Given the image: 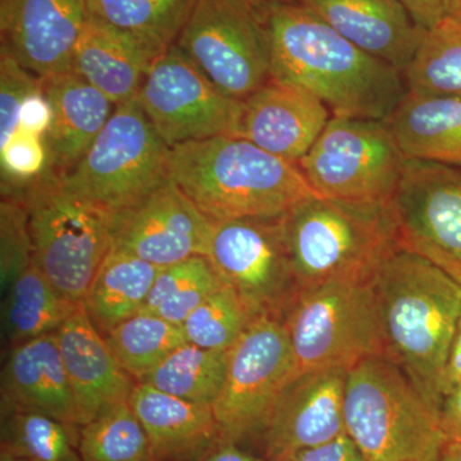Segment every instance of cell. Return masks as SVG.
Segmentation results:
<instances>
[{
  "label": "cell",
  "instance_id": "obj_42",
  "mask_svg": "<svg viewBox=\"0 0 461 461\" xmlns=\"http://www.w3.org/2000/svg\"><path fill=\"white\" fill-rule=\"evenodd\" d=\"M418 26L430 30L446 18L445 0H400Z\"/></svg>",
  "mask_w": 461,
  "mask_h": 461
},
{
  "label": "cell",
  "instance_id": "obj_50",
  "mask_svg": "<svg viewBox=\"0 0 461 461\" xmlns=\"http://www.w3.org/2000/svg\"><path fill=\"white\" fill-rule=\"evenodd\" d=\"M269 461H294L291 459V457H282V459H275V460H269Z\"/></svg>",
  "mask_w": 461,
  "mask_h": 461
},
{
  "label": "cell",
  "instance_id": "obj_17",
  "mask_svg": "<svg viewBox=\"0 0 461 461\" xmlns=\"http://www.w3.org/2000/svg\"><path fill=\"white\" fill-rule=\"evenodd\" d=\"M346 375L339 369L306 372L288 382L262 433L267 461L293 457L345 433Z\"/></svg>",
  "mask_w": 461,
  "mask_h": 461
},
{
  "label": "cell",
  "instance_id": "obj_18",
  "mask_svg": "<svg viewBox=\"0 0 461 461\" xmlns=\"http://www.w3.org/2000/svg\"><path fill=\"white\" fill-rule=\"evenodd\" d=\"M330 112L309 91L271 77L242 102L232 136L297 165L329 123Z\"/></svg>",
  "mask_w": 461,
  "mask_h": 461
},
{
  "label": "cell",
  "instance_id": "obj_24",
  "mask_svg": "<svg viewBox=\"0 0 461 461\" xmlns=\"http://www.w3.org/2000/svg\"><path fill=\"white\" fill-rule=\"evenodd\" d=\"M157 58L132 36L90 16L76 45L72 72L120 105L136 99Z\"/></svg>",
  "mask_w": 461,
  "mask_h": 461
},
{
  "label": "cell",
  "instance_id": "obj_1",
  "mask_svg": "<svg viewBox=\"0 0 461 461\" xmlns=\"http://www.w3.org/2000/svg\"><path fill=\"white\" fill-rule=\"evenodd\" d=\"M259 12L268 35L271 77L321 100L333 115L387 121L406 93L403 75L355 47L299 2Z\"/></svg>",
  "mask_w": 461,
  "mask_h": 461
},
{
  "label": "cell",
  "instance_id": "obj_6",
  "mask_svg": "<svg viewBox=\"0 0 461 461\" xmlns=\"http://www.w3.org/2000/svg\"><path fill=\"white\" fill-rule=\"evenodd\" d=\"M295 375L350 371L386 357L377 304L368 282L339 281L302 288L285 313Z\"/></svg>",
  "mask_w": 461,
  "mask_h": 461
},
{
  "label": "cell",
  "instance_id": "obj_30",
  "mask_svg": "<svg viewBox=\"0 0 461 461\" xmlns=\"http://www.w3.org/2000/svg\"><path fill=\"white\" fill-rule=\"evenodd\" d=\"M402 75L406 90L461 98V23L445 18L427 30Z\"/></svg>",
  "mask_w": 461,
  "mask_h": 461
},
{
  "label": "cell",
  "instance_id": "obj_44",
  "mask_svg": "<svg viewBox=\"0 0 461 461\" xmlns=\"http://www.w3.org/2000/svg\"><path fill=\"white\" fill-rule=\"evenodd\" d=\"M461 384V315L455 330L447 360H446L444 378H442V399L446 393Z\"/></svg>",
  "mask_w": 461,
  "mask_h": 461
},
{
  "label": "cell",
  "instance_id": "obj_43",
  "mask_svg": "<svg viewBox=\"0 0 461 461\" xmlns=\"http://www.w3.org/2000/svg\"><path fill=\"white\" fill-rule=\"evenodd\" d=\"M193 461H266L240 447L238 442L218 438L204 453Z\"/></svg>",
  "mask_w": 461,
  "mask_h": 461
},
{
  "label": "cell",
  "instance_id": "obj_33",
  "mask_svg": "<svg viewBox=\"0 0 461 461\" xmlns=\"http://www.w3.org/2000/svg\"><path fill=\"white\" fill-rule=\"evenodd\" d=\"M83 461H154L147 433L130 402L111 406L80 427Z\"/></svg>",
  "mask_w": 461,
  "mask_h": 461
},
{
  "label": "cell",
  "instance_id": "obj_25",
  "mask_svg": "<svg viewBox=\"0 0 461 461\" xmlns=\"http://www.w3.org/2000/svg\"><path fill=\"white\" fill-rule=\"evenodd\" d=\"M387 123L409 160L461 168V98L406 90Z\"/></svg>",
  "mask_w": 461,
  "mask_h": 461
},
{
  "label": "cell",
  "instance_id": "obj_10",
  "mask_svg": "<svg viewBox=\"0 0 461 461\" xmlns=\"http://www.w3.org/2000/svg\"><path fill=\"white\" fill-rule=\"evenodd\" d=\"M176 45L214 86L239 102L271 78L266 27L244 0H198Z\"/></svg>",
  "mask_w": 461,
  "mask_h": 461
},
{
  "label": "cell",
  "instance_id": "obj_11",
  "mask_svg": "<svg viewBox=\"0 0 461 461\" xmlns=\"http://www.w3.org/2000/svg\"><path fill=\"white\" fill-rule=\"evenodd\" d=\"M295 375L282 318L260 315L230 348L229 368L213 403L221 438L240 442L262 435L281 391Z\"/></svg>",
  "mask_w": 461,
  "mask_h": 461
},
{
  "label": "cell",
  "instance_id": "obj_19",
  "mask_svg": "<svg viewBox=\"0 0 461 461\" xmlns=\"http://www.w3.org/2000/svg\"><path fill=\"white\" fill-rule=\"evenodd\" d=\"M56 338L74 390L80 427L105 409L129 402L138 381L117 362L84 303L57 330Z\"/></svg>",
  "mask_w": 461,
  "mask_h": 461
},
{
  "label": "cell",
  "instance_id": "obj_32",
  "mask_svg": "<svg viewBox=\"0 0 461 461\" xmlns=\"http://www.w3.org/2000/svg\"><path fill=\"white\" fill-rule=\"evenodd\" d=\"M223 286L208 258H189L162 269L140 313L159 315L182 326L205 299Z\"/></svg>",
  "mask_w": 461,
  "mask_h": 461
},
{
  "label": "cell",
  "instance_id": "obj_21",
  "mask_svg": "<svg viewBox=\"0 0 461 461\" xmlns=\"http://www.w3.org/2000/svg\"><path fill=\"white\" fill-rule=\"evenodd\" d=\"M9 411L42 412L72 429H80L77 403L56 332L9 350L2 372V412Z\"/></svg>",
  "mask_w": 461,
  "mask_h": 461
},
{
  "label": "cell",
  "instance_id": "obj_40",
  "mask_svg": "<svg viewBox=\"0 0 461 461\" xmlns=\"http://www.w3.org/2000/svg\"><path fill=\"white\" fill-rule=\"evenodd\" d=\"M291 459L294 461H369L346 432L329 442L300 451Z\"/></svg>",
  "mask_w": 461,
  "mask_h": 461
},
{
  "label": "cell",
  "instance_id": "obj_38",
  "mask_svg": "<svg viewBox=\"0 0 461 461\" xmlns=\"http://www.w3.org/2000/svg\"><path fill=\"white\" fill-rule=\"evenodd\" d=\"M41 86V81L14 58L2 53L0 60V148L5 147L16 135L20 126V111L23 100L33 90Z\"/></svg>",
  "mask_w": 461,
  "mask_h": 461
},
{
  "label": "cell",
  "instance_id": "obj_9",
  "mask_svg": "<svg viewBox=\"0 0 461 461\" xmlns=\"http://www.w3.org/2000/svg\"><path fill=\"white\" fill-rule=\"evenodd\" d=\"M408 160L387 121L333 115L297 166L321 198L388 203Z\"/></svg>",
  "mask_w": 461,
  "mask_h": 461
},
{
  "label": "cell",
  "instance_id": "obj_47",
  "mask_svg": "<svg viewBox=\"0 0 461 461\" xmlns=\"http://www.w3.org/2000/svg\"><path fill=\"white\" fill-rule=\"evenodd\" d=\"M446 18L461 23V0H445Z\"/></svg>",
  "mask_w": 461,
  "mask_h": 461
},
{
  "label": "cell",
  "instance_id": "obj_14",
  "mask_svg": "<svg viewBox=\"0 0 461 461\" xmlns=\"http://www.w3.org/2000/svg\"><path fill=\"white\" fill-rule=\"evenodd\" d=\"M214 222L169 178L109 217L112 249L160 267L208 256Z\"/></svg>",
  "mask_w": 461,
  "mask_h": 461
},
{
  "label": "cell",
  "instance_id": "obj_27",
  "mask_svg": "<svg viewBox=\"0 0 461 461\" xmlns=\"http://www.w3.org/2000/svg\"><path fill=\"white\" fill-rule=\"evenodd\" d=\"M77 306L58 293L33 260L5 291L3 330L8 344L14 348L57 332Z\"/></svg>",
  "mask_w": 461,
  "mask_h": 461
},
{
  "label": "cell",
  "instance_id": "obj_29",
  "mask_svg": "<svg viewBox=\"0 0 461 461\" xmlns=\"http://www.w3.org/2000/svg\"><path fill=\"white\" fill-rule=\"evenodd\" d=\"M229 359L230 350H211L185 342L140 382L168 395L213 408L222 391Z\"/></svg>",
  "mask_w": 461,
  "mask_h": 461
},
{
  "label": "cell",
  "instance_id": "obj_3",
  "mask_svg": "<svg viewBox=\"0 0 461 461\" xmlns=\"http://www.w3.org/2000/svg\"><path fill=\"white\" fill-rule=\"evenodd\" d=\"M169 178L213 222L278 218L321 198L299 166L233 136L169 148Z\"/></svg>",
  "mask_w": 461,
  "mask_h": 461
},
{
  "label": "cell",
  "instance_id": "obj_16",
  "mask_svg": "<svg viewBox=\"0 0 461 461\" xmlns=\"http://www.w3.org/2000/svg\"><path fill=\"white\" fill-rule=\"evenodd\" d=\"M0 16L2 53L41 81L72 71L87 0H2Z\"/></svg>",
  "mask_w": 461,
  "mask_h": 461
},
{
  "label": "cell",
  "instance_id": "obj_8",
  "mask_svg": "<svg viewBox=\"0 0 461 461\" xmlns=\"http://www.w3.org/2000/svg\"><path fill=\"white\" fill-rule=\"evenodd\" d=\"M18 200L29 215L36 266L67 300L84 303L112 249L108 215L68 193L51 171Z\"/></svg>",
  "mask_w": 461,
  "mask_h": 461
},
{
  "label": "cell",
  "instance_id": "obj_37",
  "mask_svg": "<svg viewBox=\"0 0 461 461\" xmlns=\"http://www.w3.org/2000/svg\"><path fill=\"white\" fill-rule=\"evenodd\" d=\"M0 281L5 293L18 276L33 263L29 215L23 200L2 198L0 205Z\"/></svg>",
  "mask_w": 461,
  "mask_h": 461
},
{
  "label": "cell",
  "instance_id": "obj_4",
  "mask_svg": "<svg viewBox=\"0 0 461 461\" xmlns=\"http://www.w3.org/2000/svg\"><path fill=\"white\" fill-rule=\"evenodd\" d=\"M300 290L339 281L368 282L402 245L393 202L311 198L282 215Z\"/></svg>",
  "mask_w": 461,
  "mask_h": 461
},
{
  "label": "cell",
  "instance_id": "obj_12",
  "mask_svg": "<svg viewBox=\"0 0 461 461\" xmlns=\"http://www.w3.org/2000/svg\"><path fill=\"white\" fill-rule=\"evenodd\" d=\"M206 258L256 317L284 318L299 293L282 217L214 222Z\"/></svg>",
  "mask_w": 461,
  "mask_h": 461
},
{
  "label": "cell",
  "instance_id": "obj_36",
  "mask_svg": "<svg viewBox=\"0 0 461 461\" xmlns=\"http://www.w3.org/2000/svg\"><path fill=\"white\" fill-rule=\"evenodd\" d=\"M2 198L20 199L50 169L45 139L23 131L16 132L5 147L0 148Z\"/></svg>",
  "mask_w": 461,
  "mask_h": 461
},
{
  "label": "cell",
  "instance_id": "obj_45",
  "mask_svg": "<svg viewBox=\"0 0 461 461\" xmlns=\"http://www.w3.org/2000/svg\"><path fill=\"white\" fill-rule=\"evenodd\" d=\"M421 256H423V254H421ZM424 257L429 258L430 260L438 264L441 268H444L448 275L453 276L455 280L461 285V262L450 259V258L447 257L439 256V254H426Z\"/></svg>",
  "mask_w": 461,
  "mask_h": 461
},
{
  "label": "cell",
  "instance_id": "obj_15",
  "mask_svg": "<svg viewBox=\"0 0 461 461\" xmlns=\"http://www.w3.org/2000/svg\"><path fill=\"white\" fill-rule=\"evenodd\" d=\"M393 204L403 247L461 262V168L408 160Z\"/></svg>",
  "mask_w": 461,
  "mask_h": 461
},
{
  "label": "cell",
  "instance_id": "obj_26",
  "mask_svg": "<svg viewBox=\"0 0 461 461\" xmlns=\"http://www.w3.org/2000/svg\"><path fill=\"white\" fill-rule=\"evenodd\" d=\"M163 268L111 249L91 282L84 305L103 336L140 313Z\"/></svg>",
  "mask_w": 461,
  "mask_h": 461
},
{
  "label": "cell",
  "instance_id": "obj_13",
  "mask_svg": "<svg viewBox=\"0 0 461 461\" xmlns=\"http://www.w3.org/2000/svg\"><path fill=\"white\" fill-rule=\"evenodd\" d=\"M136 102L169 148L232 136L242 108V102L214 86L176 44L154 60Z\"/></svg>",
  "mask_w": 461,
  "mask_h": 461
},
{
  "label": "cell",
  "instance_id": "obj_2",
  "mask_svg": "<svg viewBox=\"0 0 461 461\" xmlns=\"http://www.w3.org/2000/svg\"><path fill=\"white\" fill-rule=\"evenodd\" d=\"M368 284L386 357L439 411L446 360L461 315V285L403 245L379 264Z\"/></svg>",
  "mask_w": 461,
  "mask_h": 461
},
{
  "label": "cell",
  "instance_id": "obj_20",
  "mask_svg": "<svg viewBox=\"0 0 461 461\" xmlns=\"http://www.w3.org/2000/svg\"><path fill=\"white\" fill-rule=\"evenodd\" d=\"M355 47L395 67L411 65L427 30L400 0H297Z\"/></svg>",
  "mask_w": 461,
  "mask_h": 461
},
{
  "label": "cell",
  "instance_id": "obj_49",
  "mask_svg": "<svg viewBox=\"0 0 461 461\" xmlns=\"http://www.w3.org/2000/svg\"><path fill=\"white\" fill-rule=\"evenodd\" d=\"M0 461H29V460L23 459V457L14 456V455H11L8 453H5V451H2V454H0Z\"/></svg>",
  "mask_w": 461,
  "mask_h": 461
},
{
  "label": "cell",
  "instance_id": "obj_39",
  "mask_svg": "<svg viewBox=\"0 0 461 461\" xmlns=\"http://www.w3.org/2000/svg\"><path fill=\"white\" fill-rule=\"evenodd\" d=\"M51 117H53V112L41 84L39 89L33 90L23 100L18 130L45 139L50 131Z\"/></svg>",
  "mask_w": 461,
  "mask_h": 461
},
{
  "label": "cell",
  "instance_id": "obj_28",
  "mask_svg": "<svg viewBox=\"0 0 461 461\" xmlns=\"http://www.w3.org/2000/svg\"><path fill=\"white\" fill-rule=\"evenodd\" d=\"M198 0H87L91 17L144 44L156 56L177 42Z\"/></svg>",
  "mask_w": 461,
  "mask_h": 461
},
{
  "label": "cell",
  "instance_id": "obj_41",
  "mask_svg": "<svg viewBox=\"0 0 461 461\" xmlns=\"http://www.w3.org/2000/svg\"><path fill=\"white\" fill-rule=\"evenodd\" d=\"M439 421L447 442L461 441V384L442 399Z\"/></svg>",
  "mask_w": 461,
  "mask_h": 461
},
{
  "label": "cell",
  "instance_id": "obj_31",
  "mask_svg": "<svg viewBox=\"0 0 461 461\" xmlns=\"http://www.w3.org/2000/svg\"><path fill=\"white\" fill-rule=\"evenodd\" d=\"M104 339L123 371L138 382L187 342L182 326L151 313L133 315L105 333Z\"/></svg>",
  "mask_w": 461,
  "mask_h": 461
},
{
  "label": "cell",
  "instance_id": "obj_5",
  "mask_svg": "<svg viewBox=\"0 0 461 461\" xmlns=\"http://www.w3.org/2000/svg\"><path fill=\"white\" fill-rule=\"evenodd\" d=\"M345 432L369 461H437L446 437L439 411L387 357L346 375Z\"/></svg>",
  "mask_w": 461,
  "mask_h": 461
},
{
  "label": "cell",
  "instance_id": "obj_48",
  "mask_svg": "<svg viewBox=\"0 0 461 461\" xmlns=\"http://www.w3.org/2000/svg\"><path fill=\"white\" fill-rule=\"evenodd\" d=\"M249 5L256 8L257 11H262V9L269 7L272 5H277V3H293L297 0H244Z\"/></svg>",
  "mask_w": 461,
  "mask_h": 461
},
{
  "label": "cell",
  "instance_id": "obj_46",
  "mask_svg": "<svg viewBox=\"0 0 461 461\" xmlns=\"http://www.w3.org/2000/svg\"><path fill=\"white\" fill-rule=\"evenodd\" d=\"M437 461H461V441L446 442Z\"/></svg>",
  "mask_w": 461,
  "mask_h": 461
},
{
  "label": "cell",
  "instance_id": "obj_35",
  "mask_svg": "<svg viewBox=\"0 0 461 461\" xmlns=\"http://www.w3.org/2000/svg\"><path fill=\"white\" fill-rule=\"evenodd\" d=\"M256 315L232 288L212 294L182 323L190 344L211 350H230Z\"/></svg>",
  "mask_w": 461,
  "mask_h": 461
},
{
  "label": "cell",
  "instance_id": "obj_23",
  "mask_svg": "<svg viewBox=\"0 0 461 461\" xmlns=\"http://www.w3.org/2000/svg\"><path fill=\"white\" fill-rule=\"evenodd\" d=\"M147 433L154 461H193L220 438L213 408L138 382L129 400Z\"/></svg>",
  "mask_w": 461,
  "mask_h": 461
},
{
  "label": "cell",
  "instance_id": "obj_7",
  "mask_svg": "<svg viewBox=\"0 0 461 461\" xmlns=\"http://www.w3.org/2000/svg\"><path fill=\"white\" fill-rule=\"evenodd\" d=\"M169 147L136 99L117 105L89 150L60 184L111 217L169 180Z\"/></svg>",
  "mask_w": 461,
  "mask_h": 461
},
{
  "label": "cell",
  "instance_id": "obj_34",
  "mask_svg": "<svg viewBox=\"0 0 461 461\" xmlns=\"http://www.w3.org/2000/svg\"><path fill=\"white\" fill-rule=\"evenodd\" d=\"M71 427L33 411L2 412V451L29 461H83Z\"/></svg>",
  "mask_w": 461,
  "mask_h": 461
},
{
  "label": "cell",
  "instance_id": "obj_22",
  "mask_svg": "<svg viewBox=\"0 0 461 461\" xmlns=\"http://www.w3.org/2000/svg\"><path fill=\"white\" fill-rule=\"evenodd\" d=\"M41 84L53 112L45 138L50 169L62 176L80 162L117 105L72 71Z\"/></svg>",
  "mask_w": 461,
  "mask_h": 461
}]
</instances>
